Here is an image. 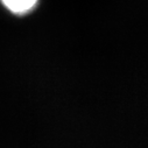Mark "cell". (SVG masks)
<instances>
[{"mask_svg":"<svg viewBox=\"0 0 148 148\" xmlns=\"http://www.w3.org/2000/svg\"><path fill=\"white\" fill-rule=\"evenodd\" d=\"M39 0H1L4 6L14 14L22 15L30 12Z\"/></svg>","mask_w":148,"mask_h":148,"instance_id":"1","label":"cell"}]
</instances>
